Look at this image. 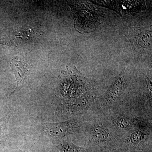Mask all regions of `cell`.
I'll return each instance as SVG.
<instances>
[{"label":"cell","mask_w":152,"mask_h":152,"mask_svg":"<svg viewBox=\"0 0 152 152\" xmlns=\"http://www.w3.org/2000/svg\"><path fill=\"white\" fill-rule=\"evenodd\" d=\"M69 5L73 12L76 28L80 32L94 31L100 24L102 15L90 3L73 1Z\"/></svg>","instance_id":"6da1fadb"},{"label":"cell","mask_w":152,"mask_h":152,"mask_svg":"<svg viewBox=\"0 0 152 152\" xmlns=\"http://www.w3.org/2000/svg\"><path fill=\"white\" fill-rule=\"evenodd\" d=\"M95 4L115 11L122 16L134 15L146 9L145 1H90Z\"/></svg>","instance_id":"7a4b0ae2"},{"label":"cell","mask_w":152,"mask_h":152,"mask_svg":"<svg viewBox=\"0 0 152 152\" xmlns=\"http://www.w3.org/2000/svg\"><path fill=\"white\" fill-rule=\"evenodd\" d=\"M127 37L136 51L147 49L151 44V29L147 28H131Z\"/></svg>","instance_id":"3957f363"},{"label":"cell","mask_w":152,"mask_h":152,"mask_svg":"<svg viewBox=\"0 0 152 152\" xmlns=\"http://www.w3.org/2000/svg\"><path fill=\"white\" fill-rule=\"evenodd\" d=\"M45 130L53 137H64L72 132L75 127V124L72 121L64 122L52 123L45 125Z\"/></svg>","instance_id":"277c9868"},{"label":"cell","mask_w":152,"mask_h":152,"mask_svg":"<svg viewBox=\"0 0 152 152\" xmlns=\"http://www.w3.org/2000/svg\"><path fill=\"white\" fill-rule=\"evenodd\" d=\"M10 66L14 72L17 83V87L13 92L20 88L24 83L28 75V69L26 64L20 59L18 56L14 57L11 61Z\"/></svg>","instance_id":"5b68a950"},{"label":"cell","mask_w":152,"mask_h":152,"mask_svg":"<svg viewBox=\"0 0 152 152\" xmlns=\"http://www.w3.org/2000/svg\"><path fill=\"white\" fill-rule=\"evenodd\" d=\"M125 85L124 77L121 74L116 79L113 84L107 93V98L110 100H115L120 97L122 94Z\"/></svg>","instance_id":"8992f818"},{"label":"cell","mask_w":152,"mask_h":152,"mask_svg":"<svg viewBox=\"0 0 152 152\" xmlns=\"http://www.w3.org/2000/svg\"><path fill=\"white\" fill-rule=\"evenodd\" d=\"M93 133L95 139L99 142L105 141L108 137V134L105 129L99 125H96L93 127Z\"/></svg>","instance_id":"52a82bcc"},{"label":"cell","mask_w":152,"mask_h":152,"mask_svg":"<svg viewBox=\"0 0 152 152\" xmlns=\"http://www.w3.org/2000/svg\"><path fill=\"white\" fill-rule=\"evenodd\" d=\"M60 152H85L86 151L84 148L77 146L72 142H64L60 147Z\"/></svg>","instance_id":"ba28073f"},{"label":"cell","mask_w":152,"mask_h":152,"mask_svg":"<svg viewBox=\"0 0 152 152\" xmlns=\"http://www.w3.org/2000/svg\"><path fill=\"white\" fill-rule=\"evenodd\" d=\"M133 122V120L130 117L123 116L117 118L116 124L119 127L127 129L132 126Z\"/></svg>","instance_id":"9c48e42d"},{"label":"cell","mask_w":152,"mask_h":152,"mask_svg":"<svg viewBox=\"0 0 152 152\" xmlns=\"http://www.w3.org/2000/svg\"><path fill=\"white\" fill-rule=\"evenodd\" d=\"M9 118L7 116L0 119V142L7 137Z\"/></svg>","instance_id":"30bf717a"},{"label":"cell","mask_w":152,"mask_h":152,"mask_svg":"<svg viewBox=\"0 0 152 152\" xmlns=\"http://www.w3.org/2000/svg\"><path fill=\"white\" fill-rule=\"evenodd\" d=\"M144 138V134L140 131H136L132 133L130 139L132 143L137 145L140 143Z\"/></svg>","instance_id":"8fae6325"},{"label":"cell","mask_w":152,"mask_h":152,"mask_svg":"<svg viewBox=\"0 0 152 152\" xmlns=\"http://www.w3.org/2000/svg\"><path fill=\"white\" fill-rule=\"evenodd\" d=\"M0 45L8 46H13L14 44L8 36L3 34H0Z\"/></svg>","instance_id":"7c38bea8"}]
</instances>
